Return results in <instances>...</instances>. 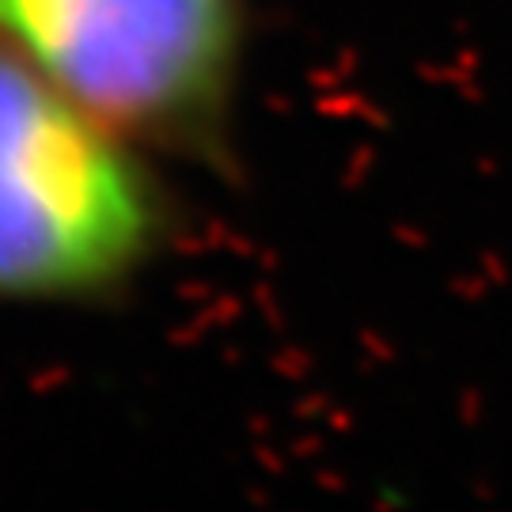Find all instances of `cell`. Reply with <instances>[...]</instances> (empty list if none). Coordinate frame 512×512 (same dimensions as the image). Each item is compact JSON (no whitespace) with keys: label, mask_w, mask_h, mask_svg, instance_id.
Here are the masks:
<instances>
[{"label":"cell","mask_w":512,"mask_h":512,"mask_svg":"<svg viewBox=\"0 0 512 512\" xmlns=\"http://www.w3.org/2000/svg\"><path fill=\"white\" fill-rule=\"evenodd\" d=\"M164 239L137 141L0 42V300L118 293Z\"/></svg>","instance_id":"6da1fadb"},{"label":"cell","mask_w":512,"mask_h":512,"mask_svg":"<svg viewBox=\"0 0 512 512\" xmlns=\"http://www.w3.org/2000/svg\"><path fill=\"white\" fill-rule=\"evenodd\" d=\"M0 42L137 145L205 148L243 57V0H0Z\"/></svg>","instance_id":"7a4b0ae2"}]
</instances>
